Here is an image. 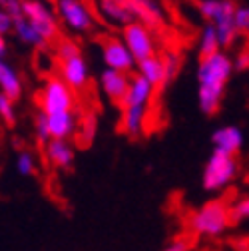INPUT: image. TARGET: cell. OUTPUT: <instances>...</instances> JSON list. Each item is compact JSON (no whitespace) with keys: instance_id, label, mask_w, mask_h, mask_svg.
Instances as JSON below:
<instances>
[{"instance_id":"obj_1","label":"cell","mask_w":249,"mask_h":251,"mask_svg":"<svg viewBox=\"0 0 249 251\" xmlns=\"http://www.w3.org/2000/svg\"><path fill=\"white\" fill-rule=\"evenodd\" d=\"M233 58L224 50L199 60L196 80H198V106L203 114L213 116L222 106L225 96V86L233 76Z\"/></svg>"},{"instance_id":"obj_2","label":"cell","mask_w":249,"mask_h":251,"mask_svg":"<svg viewBox=\"0 0 249 251\" xmlns=\"http://www.w3.org/2000/svg\"><path fill=\"white\" fill-rule=\"evenodd\" d=\"M231 222L229 203L224 200H211L190 215V229L198 237H220Z\"/></svg>"},{"instance_id":"obj_3","label":"cell","mask_w":249,"mask_h":251,"mask_svg":"<svg viewBox=\"0 0 249 251\" xmlns=\"http://www.w3.org/2000/svg\"><path fill=\"white\" fill-rule=\"evenodd\" d=\"M235 4L231 0H199L198 2V10L199 14L215 26L217 30V38H220V44H222V50L231 46L237 38V28H235V20H233V14H235Z\"/></svg>"},{"instance_id":"obj_4","label":"cell","mask_w":249,"mask_h":251,"mask_svg":"<svg viewBox=\"0 0 249 251\" xmlns=\"http://www.w3.org/2000/svg\"><path fill=\"white\" fill-rule=\"evenodd\" d=\"M237 174H239V164L235 155L213 150L201 174V185L205 192H213V194L224 192L225 187H229L235 181Z\"/></svg>"},{"instance_id":"obj_5","label":"cell","mask_w":249,"mask_h":251,"mask_svg":"<svg viewBox=\"0 0 249 251\" xmlns=\"http://www.w3.org/2000/svg\"><path fill=\"white\" fill-rule=\"evenodd\" d=\"M36 104L42 114H58L76 110V92L60 76H50L44 80L36 94Z\"/></svg>"},{"instance_id":"obj_6","label":"cell","mask_w":249,"mask_h":251,"mask_svg":"<svg viewBox=\"0 0 249 251\" xmlns=\"http://www.w3.org/2000/svg\"><path fill=\"white\" fill-rule=\"evenodd\" d=\"M56 14L74 34H88L96 28L94 12L84 0H56Z\"/></svg>"},{"instance_id":"obj_7","label":"cell","mask_w":249,"mask_h":251,"mask_svg":"<svg viewBox=\"0 0 249 251\" xmlns=\"http://www.w3.org/2000/svg\"><path fill=\"white\" fill-rule=\"evenodd\" d=\"M22 16L34 24L46 42L58 36V14L46 0H22Z\"/></svg>"},{"instance_id":"obj_8","label":"cell","mask_w":249,"mask_h":251,"mask_svg":"<svg viewBox=\"0 0 249 251\" xmlns=\"http://www.w3.org/2000/svg\"><path fill=\"white\" fill-rule=\"evenodd\" d=\"M122 38L128 44L136 62H142L149 56L158 54V40L153 36V30L142 22H132L122 28Z\"/></svg>"},{"instance_id":"obj_9","label":"cell","mask_w":249,"mask_h":251,"mask_svg":"<svg viewBox=\"0 0 249 251\" xmlns=\"http://www.w3.org/2000/svg\"><path fill=\"white\" fill-rule=\"evenodd\" d=\"M102 62L106 68L126 72V74L134 72L138 66V62L134 54L130 52L128 44L124 42V38H118V36H110L102 40Z\"/></svg>"},{"instance_id":"obj_10","label":"cell","mask_w":249,"mask_h":251,"mask_svg":"<svg viewBox=\"0 0 249 251\" xmlns=\"http://www.w3.org/2000/svg\"><path fill=\"white\" fill-rule=\"evenodd\" d=\"M58 72H60V78L74 92H82L90 84V66L82 54L68 58V60H62L58 64Z\"/></svg>"},{"instance_id":"obj_11","label":"cell","mask_w":249,"mask_h":251,"mask_svg":"<svg viewBox=\"0 0 249 251\" xmlns=\"http://www.w3.org/2000/svg\"><path fill=\"white\" fill-rule=\"evenodd\" d=\"M126 6L136 22H142L151 30L166 22V10L160 0H126Z\"/></svg>"},{"instance_id":"obj_12","label":"cell","mask_w":249,"mask_h":251,"mask_svg":"<svg viewBox=\"0 0 249 251\" xmlns=\"http://www.w3.org/2000/svg\"><path fill=\"white\" fill-rule=\"evenodd\" d=\"M130 80L132 76L126 72H118L112 68H104L100 74V90L102 94L114 104H122L124 96L130 88Z\"/></svg>"},{"instance_id":"obj_13","label":"cell","mask_w":249,"mask_h":251,"mask_svg":"<svg viewBox=\"0 0 249 251\" xmlns=\"http://www.w3.org/2000/svg\"><path fill=\"white\" fill-rule=\"evenodd\" d=\"M48 132L52 140H70L74 134H78L80 128V116L76 110L72 112H58V114H44Z\"/></svg>"},{"instance_id":"obj_14","label":"cell","mask_w":249,"mask_h":251,"mask_svg":"<svg viewBox=\"0 0 249 251\" xmlns=\"http://www.w3.org/2000/svg\"><path fill=\"white\" fill-rule=\"evenodd\" d=\"M44 158L56 170H70L76 160V148L72 140H50L44 144Z\"/></svg>"},{"instance_id":"obj_15","label":"cell","mask_w":249,"mask_h":251,"mask_svg":"<svg viewBox=\"0 0 249 251\" xmlns=\"http://www.w3.org/2000/svg\"><path fill=\"white\" fill-rule=\"evenodd\" d=\"M153 92H155V86H151L146 78L136 74V76H132L130 88L120 106L122 108H149L151 100H153Z\"/></svg>"},{"instance_id":"obj_16","label":"cell","mask_w":249,"mask_h":251,"mask_svg":"<svg viewBox=\"0 0 249 251\" xmlns=\"http://www.w3.org/2000/svg\"><path fill=\"white\" fill-rule=\"evenodd\" d=\"M211 144L217 151L237 155L243 148V132L237 126H222L211 134Z\"/></svg>"},{"instance_id":"obj_17","label":"cell","mask_w":249,"mask_h":251,"mask_svg":"<svg viewBox=\"0 0 249 251\" xmlns=\"http://www.w3.org/2000/svg\"><path fill=\"white\" fill-rule=\"evenodd\" d=\"M148 114L149 108H122L120 130L130 138H140L148 130Z\"/></svg>"},{"instance_id":"obj_18","label":"cell","mask_w":249,"mask_h":251,"mask_svg":"<svg viewBox=\"0 0 249 251\" xmlns=\"http://www.w3.org/2000/svg\"><path fill=\"white\" fill-rule=\"evenodd\" d=\"M98 12L112 26L124 28V26L136 22L132 12L126 6V0H98Z\"/></svg>"},{"instance_id":"obj_19","label":"cell","mask_w":249,"mask_h":251,"mask_svg":"<svg viewBox=\"0 0 249 251\" xmlns=\"http://www.w3.org/2000/svg\"><path fill=\"white\" fill-rule=\"evenodd\" d=\"M136 74H140L142 78H146L151 86L155 88H162L170 82L168 78V72H166V64H164V58L162 56H149L142 62H138L136 66Z\"/></svg>"},{"instance_id":"obj_20","label":"cell","mask_w":249,"mask_h":251,"mask_svg":"<svg viewBox=\"0 0 249 251\" xmlns=\"http://www.w3.org/2000/svg\"><path fill=\"white\" fill-rule=\"evenodd\" d=\"M22 90H24V84L18 70L6 58H0V92H4L12 100H18L22 96Z\"/></svg>"},{"instance_id":"obj_21","label":"cell","mask_w":249,"mask_h":251,"mask_svg":"<svg viewBox=\"0 0 249 251\" xmlns=\"http://www.w3.org/2000/svg\"><path fill=\"white\" fill-rule=\"evenodd\" d=\"M12 34L16 36V40L20 44H24L28 48H42V46L48 44L46 38L34 28V24L30 22L26 16H22V14L14 18V32Z\"/></svg>"},{"instance_id":"obj_22","label":"cell","mask_w":249,"mask_h":251,"mask_svg":"<svg viewBox=\"0 0 249 251\" xmlns=\"http://www.w3.org/2000/svg\"><path fill=\"white\" fill-rule=\"evenodd\" d=\"M199 56L205 58V56H211L215 52H220L222 50V44H220V38H217V30L213 24H205L201 28V32H199Z\"/></svg>"},{"instance_id":"obj_23","label":"cell","mask_w":249,"mask_h":251,"mask_svg":"<svg viewBox=\"0 0 249 251\" xmlns=\"http://www.w3.org/2000/svg\"><path fill=\"white\" fill-rule=\"evenodd\" d=\"M14 168H16V174L22 176V177H32L36 174V158L32 151H18L16 158H14Z\"/></svg>"},{"instance_id":"obj_24","label":"cell","mask_w":249,"mask_h":251,"mask_svg":"<svg viewBox=\"0 0 249 251\" xmlns=\"http://www.w3.org/2000/svg\"><path fill=\"white\" fill-rule=\"evenodd\" d=\"M0 120L6 126L16 124V100L6 96L4 92H0Z\"/></svg>"},{"instance_id":"obj_25","label":"cell","mask_w":249,"mask_h":251,"mask_svg":"<svg viewBox=\"0 0 249 251\" xmlns=\"http://www.w3.org/2000/svg\"><path fill=\"white\" fill-rule=\"evenodd\" d=\"M54 54H56L58 62H62V60H68V58H74V56L82 54V50H80V46H78L74 40H70V38H62V40L56 44Z\"/></svg>"},{"instance_id":"obj_26","label":"cell","mask_w":249,"mask_h":251,"mask_svg":"<svg viewBox=\"0 0 249 251\" xmlns=\"http://www.w3.org/2000/svg\"><path fill=\"white\" fill-rule=\"evenodd\" d=\"M96 130H98L96 118H94V116L84 118V120L80 122V128H78V132H80V140H82L84 144H90L92 140L96 138Z\"/></svg>"},{"instance_id":"obj_27","label":"cell","mask_w":249,"mask_h":251,"mask_svg":"<svg viewBox=\"0 0 249 251\" xmlns=\"http://www.w3.org/2000/svg\"><path fill=\"white\" fill-rule=\"evenodd\" d=\"M231 211V222H243V219H249V196L239 198L237 201H233L229 205Z\"/></svg>"},{"instance_id":"obj_28","label":"cell","mask_w":249,"mask_h":251,"mask_svg":"<svg viewBox=\"0 0 249 251\" xmlns=\"http://www.w3.org/2000/svg\"><path fill=\"white\" fill-rule=\"evenodd\" d=\"M233 20H235L237 32L249 36V4L237 6V8H235V14H233Z\"/></svg>"},{"instance_id":"obj_29","label":"cell","mask_w":249,"mask_h":251,"mask_svg":"<svg viewBox=\"0 0 249 251\" xmlns=\"http://www.w3.org/2000/svg\"><path fill=\"white\" fill-rule=\"evenodd\" d=\"M34 134H36V140L40 144H48L52 138H50V132H48V124H46V118L42 112H38L36 120H34Z\"/></svg>"},{"instance_id":"obj_30","label":"cell","mask_w":249,"mask_h":251,"mask_svg":"<svg viewBox=\"0 0 249 251\" xmlns=\"http://www.w3.org/2000/svg\"><path fill=\"white\" fill-rule=\"evenodd\" d=\"M162 58H164V64H166L168 78L174 80V78L177 76V72H179V56H177L175 52H168V54L162 56Z\"/></svg>"},{"instance_id":"obj_31","label":"cell","mask_w":249,"mask_h":251,"mask_svg":"<svg viewBox=\"0 0 249 251\" xmlns=\"http://www.w3.org/2000/svg\"><path fill=\"white\" fill-rule=\"evenodd\" d=\"M14 32V16L4 10V8H0V34L2 36H8Z\"/></svg>"},{"instance_id":"obj_32","label":"cell","mask_w":249,"mask_h":251,"mask_svg":"<svg viewBox=\"0 0 249 251\" xmlns=\"http://www.w3.org/2000/svg\"><path fill=\"white\" fill-rule=\"evenodd\" d=\"M164 251H190V241L188 239H174V241H170L168 245H166V249Z\"/></svg>"},{"instance_id":"obj_33","label":"cell","mask_w":249,"mask_h":251,"mask_svg":"<svg viewBox=\"0 0 249 251\" xmlns=\"http://www.w3.org/2000/svg\"><path fill=\"white\" fill-rule=\"evenodd\" d=\"M4 10H8L14 18H16V16H20V14H22V0H6Z\"/></svg>"},{"instance_id":"obj_34","label":"cell","mask_w":249,"mask_h":251,"mask_svg":"<svg viewBox=\"0 0 249 251\" xmlns=\"http://www.w3.org/2000/svg\"><path fill=\"white\" fill-rule=\"evenodd\" d=\"M233 68H235V70H245V68H249V54H247V52H241V54L233 60Z\"/></svg>"},{"instance_id":"obj_35","label":"cell","mask_w":249,"mask_h":251,"mask_svg":"<svg viewBox=\"0 0 249 251\" xmlns=\"http://www.w3.org/2000/svg\"><path fill=\"white\" fill-rule=\"evenodd\" d=\"M8 54V44H6V36L0 34V58H6Z\"/></svg>"},{"instance_id":"obj_36","label":"cell","mask_w":249,"mask_h":251,"mask_svg":"<svg viewBox=\"0 0 249 251\" xmlns=\"http://www.w3.org/2000/svg\"><path fill=\"white\" fill-rule=\"evenodd\" d=\"M6 6V0H0V8H4Z\"/></svg>"}]
</instances>
